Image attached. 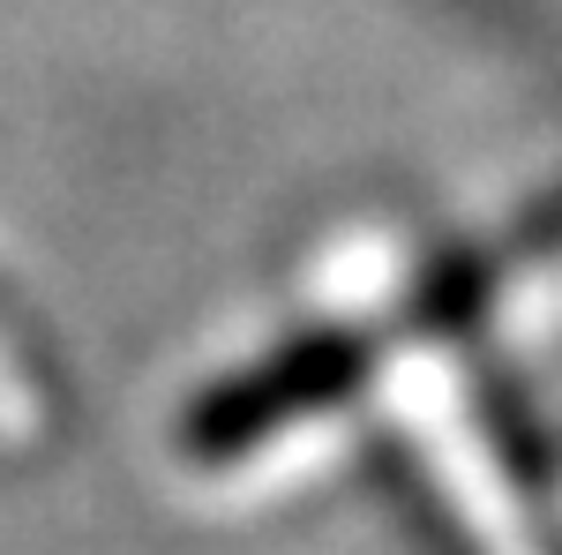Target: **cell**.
Segmentation results:
<instances>
[{
	"label": "cell",
	"instance_id": "6da1fadb",
	"mask_svg": "<svg viewBox=\"0 0 562 555\" xmlns=\"http://www.w3.org/2000/svg\"><path fill=\"white\" fill-rule=\"evenodd\" d=\"M375 368H383V345L368 338V323H360V331H323V338L278 353L270 368H248L240 384L211 390V398L188 413V451H195V458H233V451H248L262 435H278L285 421H301L315 406L360 390Z\"/></svg>",
	"mask_w": 562,
	"mask_h": 555
},
{
	"label": "cell",
	"instance_id": "7a4b0ae2",
	"mask_svg": "<svg viewBox=\"0 0 562 555\" xmlns=\"http://www.w3.org/2000/svg\"><path fill=\"white\" fill-rule=\"evenodd\" d=\"M473 398H480V421H487V443H495V458H503V473H510V488L525 496V518H532L540 555H562L555 458H548V435H540V421H532L525 390L503 384L495 368H480V376H473Z\"/></svg>",
	"mask_w": 562,
	"mask_h": 555
}]
</instances>
